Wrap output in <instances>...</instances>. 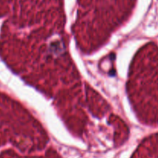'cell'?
Masks as SVG:
<instances>
[{"label":"cell","instance_id":"1","mask_svg":"<svg viewBox=\"0 0 158 158\" xmlns=\"http://www.w3.org/2000/svg\"><path fill=\"white\" fill-rule=\"evenodd\" d=\"M136 105L141 120L158 125V46H145L136 63Z\"/></svg>","mask_w":158,"mask_h":158}]
</instances>
